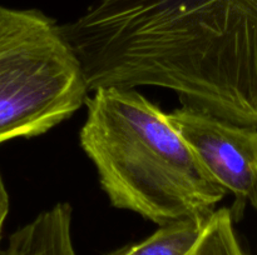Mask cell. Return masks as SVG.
<instances>
[{
    "instance_id": "8992f818",
    "label": "cell",
    "mask_w": 257,
    "mask_h": 255,
    "mask_svg": "<svg viewBox=\"0 0 257 255\" xmlns=\"http://www.w3.org/2000/svg\"><path fill=\"white\" fill-rule=\"evenodd\" d=\"M207 222L183 219L162 225L142 242L125 245L109 255H187L200 240Z\"/></svg>"
},
{
    "instance_id": "7a4b0ae2",
    "label": "cell",
    "mask_w": 257,
    "mask_h": 255,
    "mask_svg": "<svg viewBox=\"0 0 257 255\" xmlns=\"http://www.w3.org/2000/svg\"><path fill=\"white\" fill-rule=\"evenodd\" d=\"M85 105L80 145L113 206L158 226L210 219L227 192L160 106L123 88H99Z\"/></svg>"
},
{
    "instance_id": "6da1fadb",
    "label": "cell",
    "mask_w": 257,
    "mask_h": 255,
    "mask_svg": "<svg viewBox=\"0 0 257 255\" xmlns=\"http://www.w3.org/2000/svg\"><path fill=\"white\" fill-rule=\"evenodd\" d=\"M60 29L89 92L163 88L257 128V0H95Z\"/></svg>"
},
{
    "instance_id": "52a82bcc",
    "label": "cell",
    "mask_w": 257,
    "mask_h": 255,
    "mask_svg": "<svg viewBox=\"0 0 257 255\" xmlns=\"http://www.w3.org/2000/svg\"><path fill=\"white\" fill-rule=\"evenodd\" d=\"M228 208L216 209L206 222L200 240L187 255H251L236 232Z\"/></svg>"
},
{
    "instance_id": "3957f363",
    "label": "cell",
    "mask_w": 257,
    "mask_h": 255,
    "mask_svg": "<svg viewBox=\"0 0 257 255\" xmlns=\"http://www.w3.org/2000/svg\"><path fill=\"white\" fill-rule=\"evenodd\" d=\"M82 64L60 25L0 5V142L42 135L85 104Z\"/></svg>"
},
{
    "instance_id": "5b68a950",
    "label": "cell",
    "mask_w": 257,
    "mask_h": 255,
    "mask_svg": "<svg viewBox=\"0 0 257 255\" xmlns=\"http://www.w3.org/2000/svg\"><path fill=\"white\" fill-rule=\"evenodd\" d=\"M13 255H75L72 242V206L59 202L40 212L9 239Z\"/></svg>"
},
{
    "instance_id": "277c9868",
    "label": "cell",
    "mask_w": 257,
    "mask_h": 255,
    "mask_svg": "<svg viewBox=\"0 0 257 255\" xmlns=\"http://www.w3.org/2000/svg\"><path fill=\"white\" fill-rule=\"evenodd\" d=\"M167 116L208 174L233 195V222L242 219L247 205L257 210V128L185 106Z\"/></svg>"
},
{
    "instance_id": "ba28073f",
    "label": "cell",
    "mask_w": 257,
    "mask_h": 255,
    "mask_svg": "<svg viewBox=\"0 0 257 255\" xmlns=\"http://www.w3.org/2000/svg\"><path fill=\"white\" fill-rule=\"evenodd\" d=\"M9 195H8L7 188H5L2 174H0V238H2V232L5 219H7L8 214H9Z\"/></svg>"
},
{
    "instance_id": "9c48e42d",
    "label": "cell",
    "mask_w": 257,
    "mask_h": 255,
    "mask_svg": "<svg viewBox=\"0 0 257 255\" xmlns=\"http://www.w3.org/2000/svg\"><path fill=\"white\" fill-rule=\"evenodd\" d=\"M0 255H13V252L7 248V249L4 250H0Z\"/></svg>"
}]
</instances>
